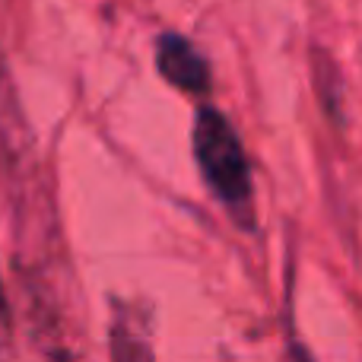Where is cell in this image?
I'll use <instances>...</instances> for the list:
<instances>
[{
  "label": "cell",
  "instance_id": "cell-1",
  "mask_svg": "<svg viewBox=\"0 0 362 362\" xmlns=\"http://www.w3.org/2000/svg\"><path fill=\"white\" fill-rule=\"evenodd\" d=\"M194 156L200 163L206 185L213 187L219 200L229 206L242 223H251V169L245 146L238 140L235 127L216 112L200 108L194 124Z\"/></svg>",
  "mask_w": 362,
  "mask_h": 362
},
{
  "label": "cell",
  "instance_id": "cell-2",
  "mask_svg": "<svg viewBox=\"0 0 362 362\" xmlns=\"http://www.w3.org/2000/svg\"><path fill=\"white\" fill-rule=\"evenodd\" d=\"M156 67L172 86L187 93H204L210 86V67L187 38L165 32L156 45Z\"/></svg>",
  "mask_w": 362,
  "mask_h": 362
},
{
  "label": "cell",
  "instance_id": "cell-3",
  "mask_svg": "<svg viewBox=\"0 0 362 362\" xmlns=\"http://www.w3.org/2000/svg\"><path fill=\"white\" fill-rule=\"evenodd\" d=\"M6 344H10V308H6V296L0 286V350H6Z\"/></svg>",
  "mask_w": 362,
  "mask_h": 362
}]
</instances>
